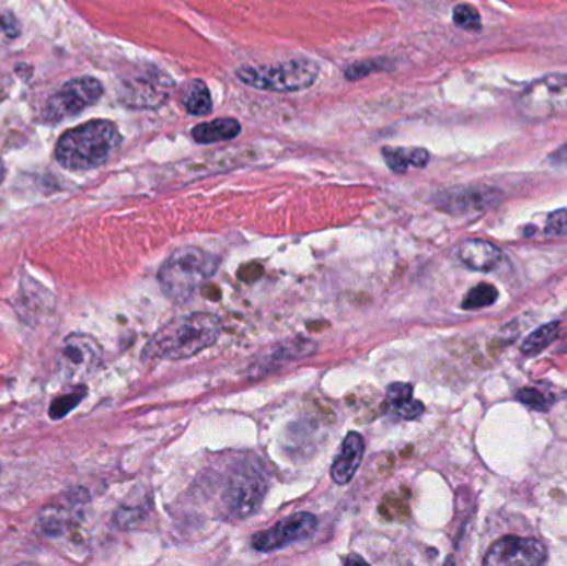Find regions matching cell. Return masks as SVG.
Returning a JSON list of instances; mask_svg holds the SVG:
<instances>
[{
	"label": "cell",
	"mask_w": 567,
	"mask_h": 566,
	"mask_svg": "<svg viewBox=\"0 0 567 566\" xmlns=\"http://www.w3.org/2000/svg\"><path fill=\"white\" fill-rule=\"evenodd\" d=\"M221 334L222 323L215 314H183L167 321L150 337L143 349V359H189L215 346Z\"/></svg>",
	"instance_id": "1"
},
{
	"label": "cell",
	"mask_w": 567,
	"mask_h": 566,
	"mask_svg": "<svg viewBox=\"0 0 567 566\" xmlns=\"http://www.w3.org/2000/svg\"><path fill=\"white\" fill-rule=\"evenodd\" d=\"M219 265V257L209 251L193 246L180 247L161 265L158 282L170 301L185 304L218 273Z\"/></svg>",
	"instance_id": "2"
},
{
	"label": "cell",
	"mask_w": 567,
	"mask_h": 566,
	"mask_svg": "<svg viewBox=\"0 0 567 566\" xmlns=\"http://www.w3.org/2000/svg\"><path fill=\"white\" fill-rule=\"evenodd\" d=\"M121 137L115 124L93 120L67 131L55 150L60 165L73 172L99 169L120 147Z\"/></svg>",
	"instance_id": "3"
},
{
	"label": "cell",
	"mask_w": 567,
	"mask_h": 566,
	"mask_svg": "<svg viewBox=\"0 0 567 566\" xmlns=\"http://www.w3.org/2000/svg\"><path fill=\"white\" fill-rule=\"evenodd\" d=\"M238 79L244 85L269 92H301L314 85L319 77V66L312 60L298 59L274 66L241 67Z\"/></svg>",
	"instance_id": "4"
},
{
	"label": "cell",
	"mask_w": 567,
	"mask_h": 566,
	"mask_svg": "<svg viewBox=\"0 0 567 566\" xmlns=\"http://www.w3.org/2000/svg\"><path fill=\"white\" fill-rule=\"evenodd\" d=\"M520 112L528 120H549L567 115V73H549L531 83L520 96Z\"/></svg>",
	"instance_id": "5"
},
{
	"label": "cell",
	"mask_w": 567,
	"mask_h": 566,
	"mask_svg": "<svg viewBox=\"0 0 567 566\" xmlns=\"http://www.w3.org/2000/svg\"><path fill=\"white\" fill-rule=\"evenodd\" d=\"M266 494L267 481L263 472L246 463L231 474L230 482L222 494V501H224L225 511L233 519L243 520L261 507Z\"/></svg>",
	"instance_id": "6"
},
{
	"label": "cell",
	"mask_w": 567,
	"mask_h": 566,
	"mask_svg": "<svg viewBox=\"0 0 567 566\" xmlns=\"http://www.w3.org/2000/svg\"><path fill=\"white\" fill-rule=\"evenodd\" d=\"M175 90V83L166 73L154 67L140 69L121 82L120 102L137 111H151L166 103Z\"/></svg>",
	"instance_id": "7"
},
{
	"label": "cell",
	"mask_w": 567,
	"mask_h": 566,
	"mask_svg": "<svg viewBox=\"0 0 567 566\" xmlns=\"http://www.w3.org/2000/svg\"><path fill=\"white\" fill-rule=\"evenodd\" d=\"M102 83L92 77H80L70 80L59 92L48 100L45 108V120L51 124H60L67 118L82 114L85 108L92 107L102 99Z\"/></svg>",
	"instance_id": "8"
},
{
	"label": "cell",
	"mask_w": 567,
	"mask_h": 566,
	"mask_svg": "<svg viewBox=\"0 0 567 566\" xmlns=\"http://www.w3.org/2000/svg\"><path fill=\"white\" fill-rule=\"evenodd\" d=\"M102 356V347L95 337L70 334L60 346L57 369L66 381H83L100 368Z\"/></svg>",
	"instance_id": "9"
},
{
	"label": "cell",
	"mask_w": 567,
	"mask_h": 566,
	"mask_svg": "<svg viewBox=\"0 0 567 566\" xmlns=\"http://www.w3.org/2000/svg\"><path fill=\"white\" fill-rule=\"evenodd\" d=\"M319 520L315 515L302 511L280 520L273 529L264 530L253 536V548L261 553L276 552L292 543L304 542L317 532Z\"/></svg>",
	"instance_id": "10"
},
{
	"label": "cell",
	"mask_w": 567,
	"mask_h": 566,
	"mask_svg": "<svg viewBox=\"0 0 567 566\" xmlns=\"http://www.w3.org/2000/svg\"><path fill=\"white\" fill-rule=\"evenodd\" d=\"M546 546L540 540L509 535L493 543L483 563L491 566H536L546 562Z\"/></svg>",
	"instance_id": "11"
},
{
	"label": "cell",
	"mask_w": 567,
	"mask_h": 566,
	"mask_svg": "<svg viewBox=\"0 0 567 566\" xmlns=\"http://www.w3.org/2000/svg\"><path fill=\"white\" fill-rule=\"evenodd\" d=\"M366 453V440L359 432H349L332 462L331 477L337 485H347L356 477Z\"/></svg>",
	"instance_id": "12"
},
{
	"label": "cell",
	"mask_w": 567,
	"mask_h": 566,
	"mask_svg": "<svg viewBox=\"0 0 567 566\" xmlns=\"http://www.w3.org/2000/svg\"><path fill=\"white\" fill-rule=\"evenodd\" d=\"M459 256L466 268L479 273L495 272L505 263L502 251L483 240H468L460 244Z\"/></svg>",
	"instance_id": "13"
},
{
	"label": "cell",
	"mask_w": 567,
	"mask_h": 566,
	"mask_svg": "<svg viewBox=\"0 0 567 566\" xmlns=\"http://www.w3.org/2000/svg\"><path fill=\"white\" fill-rule=\"evenodd\" d=\"M499 199V193L495 189H462V192L444 193L438 198L440 210L450 213H468V211H482L495 205Z\"/></svg>",
	"instance_id": "14"
},
{
	"label": "cell",
	"mask_w": 567,
	"mask_h": 566,
	"mask_svg": "<svg viewBox=\"0 0 567 566\" xmlns=\"http://www.w3.org/2000/svg\"><path fill=\"white\" fill-rule=\"evenodd\" d=\"M241 134V125L236 118H218L196 125L192 135L201 145L218 143L236 138Z\"/></svg>",
	"instance_id": "15"
},
{
	"label": "cell",
	"mask_w": 567,
	"mask_h": 566,
	"mask_svg": "<svg viewBox=\"0 0 567 566\" xmlns=\"http://www.w3.org/2000/svg\"><path fill=\"white\" fill-rule=\"evenodd\" d=\"M317 349L312 340L299 339L292 343L280 344L279 347L273 349V353L266 357L263 365L257 369H270V366L288 365L291 360L301 359V357L312 356V353Z\"/></svg>",
	"instance_id": "16"
},
{
	"label": "cell",
	"mask_w": 567,
	"mask_h": 566,
	"mask_svg": "<svg viewBox=\"0 0 567 566\" xmlns=\"http://www.w3.org/2000/svg\"><path fill=\"white\" fill-rule=\"evenodd\" d=\"M182 102L183 107L193 117H205V115L211 114V92L202 80H192V82L186 83Z\"/></svg>",
	"instance_id": "17"
},
{
	"label": "cell",
	"mask_w": 567,
	"mask_h": 566,
	"mask_svg": "<svg viewBox=\"0 0 567 566\" xmlns=\"http://www.w3.org/2000/svg\"><path fill=\"white\" fill-rule=\"evenodd\" d=\"M86 392H89V389H86L85 385H76V388H72V391L67 392V394L54 398L50 408H48L50 419L60 420L69 416L70 412L86 397Z\"/></svg>",
	"instance_id": "18"
},
{
	"label": "cell",
	"mask_w": 567,
	"mask_h": 566,
	"mask_svg": "<svg viewBox=\"0 0 567 566\" xmlns=\"http://www.w3.org/2000/svg\"><path fill=\"white\" fill-rule=\"evenodd\" d=\"M557 334H559V323L554 321V323L544 324L540 330L531 333L526 339L521 344V350L528 356H536L541 350L546 349L549 344H553V340L556 339Z\"/></svg>",
	"instance_id": "19"
},
{
	"label": "cell",
	"mask_w": 567,
	"mask_h": 566,
	"mask_svg": "<svg viewBox=\"0 0 567 566\" xmlns=\"http://www.w3.org/2000/svg\"><path fill=\"white\" fill-rule=\"evenodd\" d=\"M496 299H498V289L493 285L482 282V285L470 289L468 294L463 299V309L486 308V305H491Z\"/></svg>",
	"instance_id": "20"
},
{
	"label": "cell",
	"mask_w": 567,
	"mask_h": 566,
	"mask_svg": "<svg viewBox=\"0 0 567 566\" xmlns=\"http://www.w3.org/2000/svg\"><path fill=\"white\" fill-rule=\"evenodd\" d=\"M453 22L463 31H482V15L468 4L456 5L455 11H453Z\"/></svg>",
	"instance_id": "21"
},
{
	"label": "cell",
	"mask_w": 567,
	"mask_h": 566,
	"mask_svg": "<svg viewBox=\"0 0 567 566\" xmlns=\"http://www.w3.org/2000/svg\"><path fill=\"white\" fill-rule=\"evenodd\" d=\"M383 159H385L386 165L392 170L393 173L404 175L407 170L412 166L410 150L405 148H383Z\"/></svg>",
	"instance_id": "22"
},
{
	"label": "cell",
	"mask_w": 567,
	"mask_h": 566,
	"mask_svg": "<svg viewBox=\"0 0 567 566\" xmlns=\"http://www.w3.org/2000/svg\"><path fill=\"white\" fill-rule=\"evenodd\" d=\"M386 407L393 416L402 420H417L418 417L424 416L425 412L424 402L415 401L414 397L398 402V404L386 405Z\"/></svg>",
	"instance_id": "23"
},
{
	"label": "cell",
	"mask_w": 567,
	"mask_h": 566,
	"mask_svg": "<svg viewBox=\"0 0 567 566\" xmlns=\"http://www.w3.org/2000/svg\"><path fill=\"white\" fill-rule=\"evenodd\" d=\"M518 398H520L523 404L530 405V407L536 408V411H547L553 404L547 395L541 394L536 389H521L518 392Z\"/></svg>",
	"instance_id": "24"
},
{
	"label": "cell",
	"mask_w": 567,
	"mask_h": 566,
	"mask_svg": "<svg viewBox=\"0 0 567 566\" xmlns=\"http://www.w3.org/2000/svg\"><path fill=\"white\" fill-rule=\"evenodd\" d=\"M414 397V388L405 382H395L386 388L385 401L386 405L398 404V402L407 401Z\"/></svg>",
	"instance_id": "25"
},
{
	"label": "cell",
	"mask_w": 567,
	"mask_h": 566,
	"mask_svg": "<svg viewBox=\"0 0 567 566\" xmlns=\"http://www.w3.org/2000/svg\"><path fill=\"white\" fill-rule=\"evenodd\" d=\"M546 234L549 236H563L567 233V210L554 211L546 223Z\"/></svg>",
	"instance_id": "26"
},
{
	"label": "cell",
	"mask_w": 567,
	"mask_h": 566,
	"mask_svg": "<svg viewBox=\"0 0 567 566\" xmlns=\"http://www.w3.org/2000/svg\"><path fill=\"white\" fill-rule=\"evenodd\" d=\"M379 67V62H360L356 63V66L349 67L346 72L347 79L350 80H359L362 79V77L369 76L370 72H373V70Z\"/></svg>",
	"instance_id": "27"
},
{
	"label": "cell",
	"mask_w": 567,
	"mask_h": 566,
	"mask_svg": "<svg viewBox=\"0 0 567 566\" xmlns=\"http://www.w3.org/2000/svg\"><path fill=\"white\" fill-rule=\"evenodd\" d=\"M19 22L15 21L12 14H0V34H4L5 37L14 38L19 35Z\"/></svg>",
	"instance_id": "28"
},
{
	"label": "cell",
	"mask_w": 567,
	"mask_h": 566,
	"mask_svg": "<svg viewBox=\"0 0 567 566\" xmlns=\"http://www.w3.org/2000/svg\"><path fill=\"white\" fill-rule=\"evenodd\" d=\"M410 160L412 166L424 169V166H427L428 162H430V153L424 150V148H415V150H410Z\"/></svg>",
	"instance_id": "29"
},
{
	"label": "cell",
	"mask_w": 567,
	"mask_h": 566,
	"mask_svg": "<svg viewBox=\"0 0 567 566\" xmlns=\"http://www.w3.org/2000/svg\"><path fill=\"white\" fill-rule=\"evenodd\" d=\"M551 160H553V162L556 163V165L567 166V143L563 145V147H560L559 150L556 151V153H553Z\"/></svg>",
	"instance_id": "30"
},
{
	"label": "cell",
	"mask_w": 567,
	"mask_h": 566,
	"mask_svg": "<svg viewBox=\"0 0 567 566\" xmlns=\"http://www.w3.org/2000/svg\"><path fill=\"white\" fill-rule=\"evenodd\" d=\"M347 565H354V563H359V565H367L366 559L360 558V556L354 555L349 556V558L346 559Z\"/></svg>",
	"instance_id": "31"
},
{
	"label": "cell",
	"mask_w": 567,
	"mask_h": 566,
	"mask_svg": "<svg viewBox=\"0 0 567 566\" xmlns=\"http://www.w3.org/2000/svg\"><path fill=\"white\" fill-rule=\"evenodd\" d=\"M4 163H2V160H0V183H2V180H4Z\"/></svg>",
	"instance_id": "32"
}]
</instances>
